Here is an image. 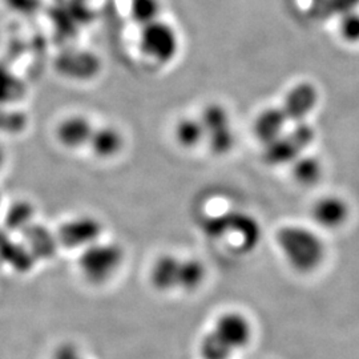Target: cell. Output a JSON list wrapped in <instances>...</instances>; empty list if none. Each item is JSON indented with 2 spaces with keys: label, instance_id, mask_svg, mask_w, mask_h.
Instances as JSON below:
<instances>
[{
  "label": "cell",
  "instance_id": "cell-7",
  "mask_svg": "<svg viewBox=\"0 0 359 359\" xmlns=\"http://www.w3.org/2000/svg\"><path fill=\"white\" fill-rule=\"evenodd\" d=\"M60 249L80 253L104 238L103 221L90 213L67 217L55 228Z\"/></svg>",
  "mask_w": 359,
  "mask_h": 359
},
{
  "label": "cell",
  "instance_id": "cell-4",
  "mask_svg": "<svg viewBox=\"0 0 359 359\" xmlns=\"http://www.w3.org/2000/svg\"><path fill=\"white\" fill-rule=\"evenodd\" d=\"M201 231L212 240L234 241V250L243 255L256 250L262 238V228L253 215L231 209L201 219Z\"/></svg>",
  "mask_w": 359,
  "mask_h": 359
},
{
  "label": "cell",
  "instance_id": "cell-20",
  "mask_svg": "<svg viewBox=\"0 0 359 359\" xmlns=\"http://www.w3.org/2000/svg\"><path fill=\"white\" fill-rule=\"evenodd\" d=\"M175 139L181 148L193 149L205 142V129L200 117H182L175 127Z\"/></svg>",
  "mask_w": 359,
  "mask_h": 359
},
{
  "label": "cell",
  "instance_id": "cell-25",
  "mask_svg": "<svg viewBox=\"0 0 359 359\" xmlns=\"http://www.w3.org/2000/svg\"><path fill=\"white\" fill-rule=\"evenodd\" d=\"M48 359H93L86 348L72 341H63L52 348Z\"/></svg>",
  "mask_w": 359,
  "mask_h": 359
},
{
  "label": "cell",
  "instance_id": "cell-8",
  "mask_svg": "<svg viewBox=\"0 0 359 359\" xmlns=\"http://www.w3.org/2000/svg\"><path fill=\"white\" fill-rule=\"evenodd\" d=\"M139 50L154 63L170 65L179 55V32L172 25L157 19L142 27Z\"/></svg>",
  "mask_w": 359,
  "mask_h": 359
},
{
  "label": "cell",
  "instance_id": "cell-5",
  "mask_svg": "<svg viewBox=\"0 0 359 359\" xmlns=\"http://www.w3.org/2000/svg\"><path fill=\"white\" fill-rule=\"evenodd\" d=\"M126 259L127 255L121 245L103 238L77 253V276L88 286L104 287L118 277Z\"/></svg>",
  "mask_w": 359,
  "mask_h": 359
},
{
  "label": "cell",
  "instance_id": "cell-16",
  "mask_svg": "<svg viewBox=\"0 0 359 359\" xmlns=\"http://www.w3.org/2000/svg\"><path fill=\"white\" fill-rule=\"evenodd\" d=\"M289 120L281 107H269L257 115L253 133L264 147L280 137L289 128Z\"/></svg>",
  "mask_w": 359,
  "mask_h": 359
},
{
  "label": "cell",
  "instance_id": "cell-3",
  "mask_svg": "<svg viewBox=\"0 0 359 359\" xmlns=\"http://www.w3.org/2000/svg\"><path fill=\"white\" fill-rule=\"evenodd\" d=\"M276 245L287 268L298 276H311L327 258V246L318 231L289 224L276 231Z\"/></svg>",
  "mask_w": 359,
  "mask_h": 359
},
{
  "label": "cell",
  "instance_id": "cell-27",
  "mask_svg": "<svg viewBox=\"0 0 359 359\" xmlns=\"http://www.w3.org/2000/svg\"><path fill=\"white\" fill-rule=\"evenodd\" d=\"M1 200V198H0ZM0 215H1V201H0Z\"/></svg>",
  "mask_w": 359,
  "mask_h": 359
},
{
  "label": "cell",
  "instance_id": "cell-11",
  "mask_svg": "<svg viewBox=\"0 0 359 359\" xmlns=\"http://www.w3.org/2000/svg\"><path fill=\"white\" fill-rule=\"evenodd\" d=\"M320 103V90L310 83L301 81L292 87L285 95L283 108L285 115L290 124L308 121L309 116L311 115Z\"/></svg>",
  "mask_w": 359,
  "mask_h": 359
},
{
  "label": "cell",
  "instance_id": "cell-9",
  "mask_svg": "<svg viewBox=\"0 0 359 359\" xmlns=\"http://www.w3.org/2000/svg\"><path fill=\"white\" fill-rule=\"evenodd\" d=\"M200 120L205 129V142L210 152L225 156L236 145V133L231 126V114L218 103H210L203 109Z\"/></svg>",
  "mask_w": 359,
  "mask_h": 359
},
{
  "label": "cell",
  "instance_id": "cell-1",
  "mask_svg": "<svg viewBox=\"0 0 359 359\" xmlns=\"http://www.w3.org/2000/svg\"><path fill=\"white\" fill-rule=\"evenodd\" d=\"M255 323L241 310L221 311L197 344L200 359H234L252 345Z\"/></svg>",
  "mask_w": 359,
  "mask_h": 359
},
{
  "label": "cell",
  "instance_id": "cell-19",
  "mask_svg": "<svg viewBox=\"0 0 359 359\" xmlns=\"http://www.w3.org/2000/svg\"><path fill=\"white\" fill-rule=\"evenodd\" d=\"M26 93V84L22 77L10 67L0 65V105H18Z\"/></svg>",
  "mask_w": 359,
  "mask_h": 359
},
{
  "label": "cell",
  "instance_id": "cell-18",
  "mask_svg": "<svg viewBox=\"0 0 359 359\" xmlns=\"http://www.w3.org/2000/svg\"><path fill=\"white\" fill-rule=\"evenodd\" d=\"M359 10V0H310L309 16L316 22H327Z\"/></svg>",
  "mask_w": 359,
  "mask_h": 359
},
{
  "label": "cell",
  "instance_id": "cell-13",
  "mask_svg": "<svg viewBox=\"0 0 359 359\" xmlns=\"http://www.w3.org/2000/svg\"><path fill=\"white\" fill-rule=\"evenodd\" d=\"M124 148L126 136L112 124L96 126L87 147L92 156L100 161L114 160L117 156H120Z\"/></svg>",
  "mask_w": 359,
  "mask_h": 359
},
{
  "label": "cell",
  "instance_id": "cell-26",
  "mask_svg": "<svg viewBox=\"0 0 359 359\" xmlns=\"http://www.w3.org/2000/svg\"><path fill=\"white\" fill-rule=\"evenodd\" d=\"M6 164H7V154H6V149L0 145V173L3 172Z\"/></svg>",
  "mask_w": 359,
  "mask_h": 359
},
{
  "label": "cell",
  "instance_id": "cell-2",
  "mask_svg": "<svg viewBox=\"0 0 359 359\" xmlns=\"http://www.w3.org/2000/svg\"><path fill=\"white\" fill-rule=\"evenodd\" d=\"M208 277L204 261L176 253L156 257L148 271L151 287L160 294H194L203 289Z\"/></svg>",
  "mask_w": 359,
  "mask_h": 359
},
{
  "label": "cell",
  "instance_id": "cell-24",
  "mask_svg": "<svg viewBox=\"0 0 359 359\" xmlns=\"http://www.w3.org/2000/svg\"><path fill=\"white\" fill-rule=\"evenodd\" d=\"M338 32L347 44H359V10L346 13L338 19Z\"/></svg>",
  "mask_w": 359,
  "mask_h": 359
},
{
  "label": "cell",
  "instance_id": "cell-23",
  "mask_svg": "<svg viewBox=\"0 0 359 359\" xmlns=\"http://www.w3.org/2000/svg\"><path fill=\"white\" fill-rule=\"evenodd\" d=\"M27 127V116L16 105H0V132L16 135Z\"/></svg>",
  "mask_w": 359,
  "mask_h": 359
},
{
  "label": "cell",
  "instance_id": "cell-12",
  "mask_svg": "<svg viewBox=\"0 0 359 359\" xmlns=\"http://www.w3.org/2000/svg\"><path fill=\"white\" fill-rule=\"evenodd\" d=\"M310 215L316 225L323 231H338L346 225L351 209L344 197L327 194L313 204Z\"/></svg>",
  "mask_w": 359,
  "mask_h": 359
},
{
  "label": "cell",
  "instance_id": "cell-10",
  "mask_svg": "<svg viewBox=\"0 0 359 359\" xmlns=\"http://www.w3.org/2000/svg\"><path fill=\"white\" fill-rule=\"evenodd\" d=\"M95 127L90 116L83 112L67 114L55 124L53 139L62 149L79 152L87 149Z\"/></svg>",
  "mask_w": 359,
  "mask_h": 359
},
{
  "label": "cell",
  "instance_id": "cell-6",
  "mask_svg": "<svg viewBox=\"0 0 359 359\" xmlns=\"http://www.w3.org/2000/svg\"><path fill=\"white\" fill-rule=\"evenodd\" d=\"M316 137V128L309 121L293 124L280 137L264 147V160L270 167L292 165L308 152Z\"/></svg>",
  "mask_w": 359,
  "mask_h": 359
},
{
  "label": "cell",
  "instance_id": "cell-14",
  "mask_svg": "<svg viewBox=\"0 0 359 359\" xmlns=\"http://www.w3.org/2000/svg\"><path fill=\"white\" fill-rule=\"evenodd\" d=\"M102 62L90 51H69L57 60V71L74 80H90L100 72Z\"/></svg>",
  "mask_w": 359,
  "mask_h": 359
},
{
  "label": "cell",
  "instance_id": "cell-21",
  "mask_svg": "<svg viewBox=\"0 0 359 359\" xmlns=\"http://www.w3.org/2000/svg\"><path fill=\"white\" fill-rule=\"evenodd\" d=\"M292 167L293 177L299 185L313 187L321 181L323 165L321 160L313 154L301 156L292 164Z\"/></svg>",
  "mask_w": 359,
  "mask_h": 359
},
{
  "label": "cell",
  "instance_id": "cell-22",
  "mask_svg": "<svg viewBox=\"0 0 359 359\" xmlns=\"http://www.w3.org/2000/svg\"><path fill=\"white\" fill-rule=\"evenodd\" d=\"M160 0H129V15L140 27L160 19Z\"/></svg>",
  "mask_w": 359,
  "mask_h": 359
},
{
  "label": "cell",
  "instance_id": "cell-15",
  "mask_svg": "<svg viewBox=\"0 0 359 359\" xmlns=\"http://www.w3.org/2000/svg\"><path fill=\"white\" fill-rule=\"evenodd\" d=\"M20 236H22V243L26 246L27 250L35 261L38 259L48 261L56 256L57 250H60L55 229L41 225L38 221L32 224Z\"/></svg>",
  "mask_w": 359,
  "mask_h": 359
},
{
  "label": "cell",
  "instance_id": "cell-17",
  "mask_svg": "<svg viewBox=\"0 0 359 359\" xmlns=\"http://www.w3.org/2000/svg\"><path fill=\"white\" fill-rule=\"evenodd\" d=\"M36 206L27 198L15 200L4 210H1L0 218L8 233L22 234L32 224L36 222Z\"/></svg>",
  "mask_w": 359,
  "mask_h": 359
}]
</instances>
